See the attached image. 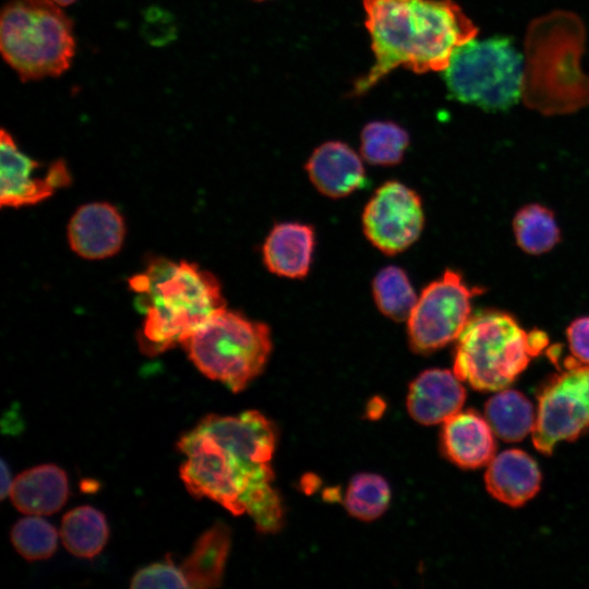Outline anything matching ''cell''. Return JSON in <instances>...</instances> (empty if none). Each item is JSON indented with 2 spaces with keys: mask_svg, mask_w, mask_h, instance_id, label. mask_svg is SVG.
<instances>
[{
  "mask_svg": "<svg viewBox=\"0 0 589 589\" xmlns=\"http://www.w3.org/2000/svg\"><path fill=\"white\" fill-rule=\"evenodd\" d=\"M372 292L377 309L397 322L408 320L418 300L406 272L395 265L384 267L376 274Z\"/></svg>",
  "mask_w": 589,
  "mask_h": 589,
  "instance_id": "obj_24",
  "label": "cell"
},
{
  "mask_svg": "<svg viewBox=\"0 0 589 589\" xmlns=\"http://www.w3.org/2000/svg\"><path fill=\"white\" fill-rule=\"evenodd\" d=\"M13 480L11 479V473L8 465L4 459H1V500H4L10 495Z\"/></svg>",
  "mask_w": 589,
  "mask_h": 589,
  "instance_id": "obj_30",
  "label": "cell"
},
{
  "mask_svg": "<svg viewBox=\"0 0 589 589\" xmlns=\"http://www.w3.org/2000/svg\"><path fill=\"white\" fill-rule=\"evenodd\" d=\"M424 214L420 196L399 181H387L370 199L362 215L368 240L385 254H397L420 237Z\"/></svg>",
  "mask_w": 589,
  "mask_h": 589,
  "instance_id": "obj_10",
  "label": "cell"
},
{
  "mask_svg": "<svg viewBox=\"0 0 589 589\" xmlns=\"http://www.w3.org/2000/svg\"><path fill=\"white\" fill-rule=\"evenodd\" d=\"M538 397L532 443L551 455L562 441H574L589 429V365L568 357Z\"/></svg>",
  "mask_w": 589,
  "mask_h": 589,
  "instance_id": "obj_9",
  "label": "cell"
},
{
  "mask_svg": "<svg viewBox=\"0 0 589 589\" xmlns=\"http://www.w3.org/2000/svg\"><path fill=\"white\" fill-rule=\"evenodd\" d=\"M361 156L376 166H392L401 161L409 146V133L392 121H371L360 134Z\"/></svg>",
  "mask_w": 589,
  "mask_h": 589,
  "instance_id": "obj_25",
  "label": "cell"
},
{
  "mask_svg": "<svg viewBox=\"0 0 589 589\" xmlns=\"http://www.w3.org/2000/svg\"><path fill=\"white\" fill-rule=\"evenodd\" d=\"M124 235L123 217L107 202L81 206L68 225L71 249L87 260H101L115 255L122 247Z\"/></svg>",
  "mask_w": 589,
  "mask_h": 589,
  "instance_id": "obj_13",
  "label": "cell"
},
{
  "mask_svg": "<svg viewBox=\"0 0 589 589\" xmlns=\"http://www.w3.org/2000/svg\"><path fill=\"white\" fill-rule=\"evenodd\" d=\"M68 495L67 473L52 464L24 470L13 480L10 492L13 505L33 516L57 513L65 504Z\"/></svg>",
  "mask_w": 589,
  "mask_h": 589,
  "instance_id": "obj_18",
  "label": "cell"
},
{
  "mask_svg": "<svg viewBox=\"0 0 589 589\" xmlns=\"http://www.w3.org/2000/svg\"><path fill=\"white\" fill-rule=\"evenodd\" d=\"M145 314L139 344L147 354L181 345L212 316L226 309L217 278L187 261L153 260L130 279Z\"/></svg>",
  "mask_w": 589,
  "mask_h": 589,
  "instance_id": "obj_2",
  "label": "cell"
},
{
  "mask_svg": "<svg viewBox=\"0 0 589 589\" xmlns=\"http://www.w3.org/2000/svg\"><path fill=\"white\" fill-rule=\"evenodd\" d=\"M441 441L446 458L466 469L488 465L496 448L492 428L473 410L459 411L447 419Z\"/></svg>",
  "mask_w": 589,
  "mask_h": 589,
  "instance_id": "obj_16",
  "label": "cell"
},
{
  "mask_svg": "<svg viewBox=\"0 0 589 589\" xmlns=\"http://www.w3.org/2000/svg\"><path fill=\"white\" fill-rule=\"evenodd\" d=\"M60 537L71 554L93 558L107 543L109 537L107 519L94 507H75L63 516Z\"/></svg>",
  "mask_w": 589,
  "mask_h": 589,
  "instance_id": "obj_22",
  "label": "cell"
},
{
  "mask_svg": "<svg viewBox=\"0 0 589 589\" xmlns=\"http://www.w3.org/2000/svg\"><path fill=\"white\" fill-rule=\"evenodd\" d=\"M230 545V529L220 521L200 536L180 565L190 588L208 589L221 585Z\"/></svg>",
  "mask_w": 589,
  "mask_h": 589,
  "instance_id": "obj_20",
  "label": "cell"
},
{
  "mask_svg": "<svg viewBox=\"0 0 589 589\" xmlns=\"http://www.w3.org/2000/svg\"><path fill=\"white\" fill-rule=\"evenodd\" d=\"M181 345L205 376L238 393L263 371L272 337L266 324L226 308Z\"/></svg>",
  "mask_w": 589,
  "mask_h": 589,
  "instance_id": "obj_5",
  "label": "cell"
},
{
  "mask_svg": "<svg viewBox=\"0 0 589 589\" xmlns=\"http://www.w3.org/2000/svg\"><path fill=\"white\" fill-rule=\"evenodd\" d=\"M488 492L497 501L518 507L540 490L537 462L520 449H508L493 457L484 476Z\"/></svg>",
  "mask_w": 589,
  "mask_h": 589,
  "instance_id": "obj_17",
  "label": "cell"
},
{
  "mask_svg": "<svg viewBox=\"0 0 589 589\" xmlns=\"http://www.w3.org/2000/svg\"><path fill=\"white\" fill-rule=\"evenodd\" d=\"M363 8L375 62L354 82V96L398 67L420 74L444 71L455 49L478 34L453 0H363Z\"/></svg>",
  "mask_w": 589,
  "mask_h": 589,
  "instance_id": "obj_1",
  "label": "cell"
},
{
  "mask_svg": "<svg viewBox=\"0 0 589 589\" xmlns=\"http://www.w3.org/2000/svg\"><path fill=\"white\" fill-rule=\"evenodd\" d=\"M444 79L459 101L490 110L506 109L524 91L522 58L505 37H474L455 49Z\"/></svg>",
  "mask_w": 589,
  "mask_h": 589,
  "instance_id": "obj_7",
  "label": "cell"
},
{
  "mask_svg": "<svg viewBox=\"0 0 589 589\" xmlns=\"http://www.w3.org/2000/svg\"><path fill=\"white\" fill-rule=\"evenodd\" d=\"M314 243V230L310 225L277 224L263 245L264 264L275 275L302 278L309 273Z\"/></svg>",
  "mask_w": 589,
  "mask_h": 589,
  "instance_id": "obj_19",
  "label": "cell"
},
{
  "mask_svg": "<svg viewBox=\"0 0 589 589\" xmlns=\"http://www.w3.org/2000/svg\"><path fill=\"white\" fill-rule=\"evenodd\" d=\"M513 230L518 247L532 255L549 252L561 240V230L554 213L537 203L525 205L517 211Z\"/></svg>",
  "mask_w": 589,
  "mask_h": 589,
  "instance_id": "obj_23",
  "label": "cell"
},
{
  "mask_svg": "<svg viewBox=\"0 0 589 589\" xmlns=\"http://www.w3.org/2000/svg\"><path fill=\"white\" fill-rule=\"evenodd\" d=\"M11 542L25 560H46L56 552L58 532L47 520L29 515L14 524Z\"/></svg>",
  "mask_w": 589,
  "mask_h": 589,
  "instance_id": "obj_27",
  "label": "cell"
},
{
  "mask_svg": "<svg viewBox=\"0 0 589 589\" xmlns=\"http://www.w3.org/2000/svg\"><path fill=\"white\" fill-rule=\"evenodd\" d=\"M60 7H67L72 4L75 0H50Z\"/></svg>",
  "mask_w": 589,
  "mask_h": 589,
  "instance_id": "obj_31",
  "label": "cell"
},
{
  "mask_svg": "<svg viewBox=\"0 0 589 589\" xmlns=\"http://www.w3.org/2000/svg\"><path fill=\"white\" fill-rule=\"evenodd\" d=\"M485 419L504 442H519L532 433L537 411L531 401L515 389H501L484 407Z\"/></svg>",
  "mask_w": 589,
  "mask_h": 589,
  "instance_id": "obj_21",
  "label": "cell"
},
{
  "mask_svg": "<svg viewBox=\"0 0 589 589\" xmlns=\"http://www.w3.org/2000/svg\"><path fill=\"white\" fill-rule=\"evenodd\" d=\"M460 382L448 370L430 369L422 372L409 386V414L425 425L445 422L460 411L466 400V389Z\"/></svg>",
  "mask_w": 589,
  "mask_h": 589,
  "instance_id": "obj_14",
  "label": "cell"
},
{
  "mask_svg": "<svg viewBox=\"0 0 589 589\" xmlns=\"http://www.w3.org/2000/svg\"><path fill=\"white\" fill-rule=\"evenodd\" d=\"M549 345L540 329L525 330L509 313L485 310L470 317L457 338L454 373L472 388H506Z\"/></svg>",
  "mask_w": 589,
  "mask_h": 589,
  "instance_id": "obj_3",
  "label": "cell"
},
{
  "mask_svg": "<svg viewBox=\"0 0 589 589\" xmlns=\"http://www.w3.org/2000/svg\"><path fill=\"white\" fill-rule=\"evenodd\" d=\"M0 152V205L2 207L37 204L71 182L68 167L61 159L53 161L44 176H35L40 165L21 152L11 134L4 129L1 131Z\"/></svg>",
  "mask_w": 589,
  "mask_h": 589,
  "instance_id": "obj_11",
  "label": "cell"
},
{
  "mask_svg": "<svg viewBox=\"0 0 589 589\" xmlns=\"http://www.w3.org/2000/svg\"><path fill=\"white\" fill-rule=\"evenodd\" d=\"M566 337L572 357L589 365V315L574 320L566 328Z\"/></svg>",
  "mask_w": 589,
  "mask_h": 589,
  "instance_id": "obj_29",
  "label": "cell"
},
{
  "mask_svg": "<svg viewBox=\"0 0 589 589\" xmlns=\"http://www.w3.org/2000/svg\"><path fill=\"white\" fill-rule=\"evenodd\" d=\"M130 587L135 588H190L180 568L170 560L153 563L137 570Z\"/></svg>",
  "mask_w": 589,
  "mask_h": 589,
  "instance_id": "obj_28",
  "label": "cell"
},
{
  "mask_svg": "<svg viewBox=\"0 0 589 589\" xmlns=\"http://www.w3.org/2000/svg\"><path fill=\"white\" fill-rule=\"evenodd\" d=\"M389 501L390 490L383 477L375 473H359L349 483L345 506L351 516L370 521L386 510Z\"/></svg>",
  "mask_w": 589,
  "mask_h": 589,
  "instance_id": "obj_26",
  "label": "cell"
},
{
  "mask_svg": "<svg viewBox=\"0 0 589 589\" xmlns=\"http://www.w3.org/2000/svg\"><path fill=\"white\" fill-rule=\"evenodd\" d=\"M219 445L254 466L269 465L276 445L274 425L261 412L237 417L208 414L197 424Z\"/></svg>",
  "mask_w": 589,
  "mask_h": 589,
  "instance_id": "obj_12",
  "label": "cell"
},
{
  "mask_svg": "<svg viewBox=\"0 0 589 589\" xmlns=\"http://www.w3.org/2000/svg\"><path fill=\"white\" fill-rule=\"evenodd\" d=\"M483 291L453 269L430 283L407 320L412 350L431 353L456 340L471 317V300Z\"/></svg>",
  "mask_w": 589,
  "mask_h": 589,
  "instance_id": "obj_8",
  "label": "cell"
},
{
  "mask_svg": "<svg viewBox=\"0 0 589 589\" xmlns=\"http://www.w3.org/2000/svg\"><path fill=\"white\" fill-rule=\"evenodd\" d=\"M256 1H263V0H256Z\"/></svg>",
  "mask_w": 589,
  "mask_h": 589,
  "instance_id": "obj_32",
  "label": "cell"
},
{
  "mask_svg": "<svg viewBox=\"0 0 589 589\" xmlns=\"http://www.w3.org/2000/svg\"><path fill=\"white\" fill-rule=\"evenodd\" d=\"M0 49L23 81L58 76L74 57L72 21L50 0H12L1 11Z\"/></svg>",
  "mask_w": 589,
  "mask_h": 589,
  "instance_id": "obj_4",
  "label": "cell"
},
{
  "mask_svg": "<svg viewBox=\"0 0 589 589\" xmlns=\"http://www.w3.org/2000/svg\"><path fill=\"white\" fill-rule=\"evenodd\" d=\"M305 170L313 185L333 199L351 194L365 181L361 158L340 141H328L317 146L309 157Z\"/></svg>",
  "mask_w": 589,
  "mask_h": 589,
  "instance_id": "obj_15",
  "label": "cell"
},
{
  "mask_svg": "<svg viewBox=\"0 0 589 589\" xmlns=\"http://www.w3.org/2000/svg\"><path fill=\"white\" fill-rule=\"evenodd\" d=\"M177 447L187 457L180 477L190 494L208 497L233 515L245 513L252 495L274 479L271 465L244 461L197 425L180 437Z\"/></svg>",
  "mask_w": 589,
  "mask_h": 589,
  "instance_id": "obj_6",
  "label": "cell"
}]
</instances>
